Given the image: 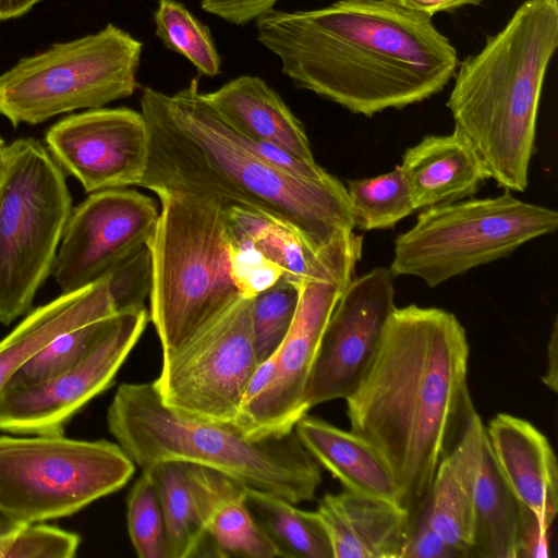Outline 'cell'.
Masks as SVG:
<instances>
[{
    "label": "cell",
    "mask_w": 558,
    "mask_h": 558,
    "mask_svg": "<svg viewBox=\"0 0 558 558\" xmlns=\"http://www.w3.org/2000/svg\"><path fill=\"white\" fill-rule=\"evenodd\" d=\"M159 211L154 198L131 189L90 193L72 208L51 275L62 293L104 278L151 238Z\"/></svg>",
    "instance_id": "4fadbf2b"
},
{
    "label": "cell",
    "mask_w": 558,
    "mask_h": 558,
    "mask_svg": "<svg viewBox=\"0 0 558 558\" xmlns=\"http://www.w3.org/2000/svg\"><path fill=\"white\" fill-rule=\"evenodd\" d=\"M558 48V0H525L457 66L446 102L490 179L524 192L547 68Z\"/></svg>",
    "instance_id": "277c9868"
},
{
    "label": "cell",
    "mask_w": 558,
    "mask_h": 558,
    "mask_svg": "<svg viewBox=\"0 0 558 558\" xmlns=\"http://www.w3.org/2000/svg\"><path fill=\"white\" fill-rule=\"evenodd\" d=\"M117 315L93 318L62 331L32 355L7 386L36 385L73 368L93 352Z\"/></svg>",
    "instance_id": "f1b7e54d"
},
{
    "label": "cell",
    "mask_w": 558,
    "mask_h": 558,
    "mask_svg": "<svg viewBox=\"0 0 558 558\" xmlns=\"http://www.w3.org/2000/svg\"><path fill=\"white\" fill-rule=\"evenodd\" d=\"M427 500V499H426ZM462 555L450 546L433 526L426 501L409 520L401 558H454Z\"/></svg>",
    "instance_id": "d590c367"
},
{
    "label": "cell",
    "mask_w": 558,
    "mask_h": 558,
    "mask_svg": "<svg viewBox=\"0 0 558 558\" xmlns=\"http://www.w3.org/2000/svg\"><path fill=\"white\" fill-rule=\"evenodd\" d=\"M116 314L106 277L33 308L0 340V392L12 375L56 336L89 319Z\"/></svg>",
    "instance_id": "cb8c5ba5"
},
{
    "label": "cell",
    "mask_w": 558,
    "mask_h": 558,
    "mask_svg": "<svg viewBox=\"0 0 558 558\" xmlns=\"http://www.w3.org/2000/svg\"><path fill=\"white\" fill-rule=\"evenodd\" d=\"M294 433L344 489L400 507L398 486L389 466L365 439L307 414L298 421Z\"/></svg>",
    "instance_id": "603a6c76"
},
{
    "label": "cell",
    "mask_w": 558,
    "mask_h": 558,
    "mask_svg": "<svg viewBox=\"0 0 558 558\" xmlns=\"http://www.w3.org/2000/svg\"><path fill=\"white\" fill-rule=\"evenodd\" d=\"M279 0H201V8L233 25L255 21L274 9Z\"/></svg>",
    "instance_id": "74e56055"
},
{
    "label": "cell",
    "mask_w": 558,
    "mask_h": 558,
    "mask_svg": "<svg viewBox=\"0 0 558 558\" xmlns=\"http://www.w3.org/2000/svg\"><path fill=\"white\" fill-rule=\"evenodd\" d=\"M108 292L119 313L144 307L153 283L151 255L147 244L136 250L106 276Z\"/></svg>",
    "instance_id": "836d02e7"
},
{
    "label": "cell",
    "mask_w": 558,
    "mask_h": 558,
    "mask_svg": "<svg viewBox=\"0 0 558 558\" xmlns=\"http://www.w3.org/2000/svg\"><path fill=\"white\" fill-rule=\"evenodd\" d=\"M9 155V145L0 137V174L3 171Z\"/></svg>",
    "instance_id": "7bdbcfd3"
},
{
    "label": "cell",
    "mask_w": 558,
    "mask_h": 558,
    "mask_svg": "<svg viewBox=\"0 0 558 558\" xmlns=\"http://www.w3.org/2000/svg\"><path fill=\"white\" fill-rule=\"evenodd\" d=\"M557 317L554 320L551 333L548 341L547 347V369L542 377V380L546 387H548L551 391L557 392L558 388V362H557V351H558V328H557Z\"/></svg>",
    "instance_id": "ab89813d"
},
{
    "label": "cell",
    "mask_w": 558,
    "mask_h": 558,
    "mask_svg": "<svg viewBox=\"0 0 558 558\" xmlns=\"http://www.w3.org/2000/svg\"><path fill=\"white\" fill-rule=\"evenodd\" d=\"M45 142L86 193L137 186L144 174L148 137L141 111L101 107L71 114L47 130Z\"/></svg>",
    "instance_id": "2e32d148"
},
{
    "label": "cell",
    "mask_w": 558,
    "mask_h": 558,
    "mask_svg": "<svg viewBox=\"0 0 558 558\" xmlns=\"http://www.w3.org/2000/svg\"><path fill=\"white\" fill-rule=\"evenodd\" d=\"M41 0H0V20L20 17Z\"/></svg>",
    "instance_id": "60d3db41"
},
{
    "label": "cell",
    "mask_w": 558,
    "mask_h": 558,
    "mask_svg": "<svg viewBox=\"0 0 558 558\" xmlns=\"http://www.w3.org/2000/svg\"><path fill=\"white\" fill-rule=\"evenodd\" d=\"M134 471L108 440L0 436V511L20 524L69 517L121 489Z\"/></svg>",
    "instance_id": "30bf717a"
},
{
    "label": "cell",
    "mask_w": 558,
    "mask_h": 558,
    "mask_svg": "<svg viewBox=\"0 0 558 558\" xmlns=\"http://www.w3.org/2000/svg\"><path fill=\"white\" fill-rule=\"evenodd\" d=\"M244 493L250 512L276 545L279 557L333 558L328 534L316 512L258 489L245 487Z\"/></svg>",
    "instance_id": "4316f807"
},
{
    "label": "cell",
    "mask_w": 558,
    "mask_h": 558,
    "mask_svg": "<svg viewBox=\"0 0 558 558\" xmlns=\"http://www.w3.org/2000/svg\"><path fill=\"white\" fill-rule=\"evenodd\" d=\"M354 274L299 286V303L288 335L276 352L268 387L242 407L233 424L251 438L291 434L308 411L304 391L326 324Z\"/></svg>",
    "instance_id": "9a60e30c"
},
{
    "label": "cell",
    "mask_w": 558,
    "mask_h": 558,
    "mask_svg": "<svg viewBox=\"0 0 558 558\" xmlns=\"http://www.w3.org/2000/svg\"><path fill=\"white\" fill-rule=\"evenodd\" d=\"M484 429L515 499L551 527L558 512V466L545 435L530 422L506 413L497 414Z\"/></svg>",
    "instance_id": "e0dca14e"
},
{
    "label": "cell",
    "mask_w": 558,
    "mask_h": 558,
    "mask_svg": "<svg viewBox=\"0 0 558 558\" xmlns=\"http://www.w3.org/2000/svg\"><path fill=\"white\" fill-rule=\"evenodd\" d=\"M154 23L163 46L186 58L201 75L216 76L221 72V58L209 28L183 3L158 0Z\"/></svg>",
    "instance_id": "f546056e"
},
{
    "label": "cell",
    "mask_w": 558,
    "mask_h": 558,
    "mask_svg": "<svg viewBox=\"0 0 558 558\" xmlns=\"http://www.w3.org/2000/svg\"><path fill=\"white\" fill-rule=\"evenodd\" d=\"M80 545L76 533L25 523L0 536V558H72Z\"/></svg>",
    "instance_id": "d6a6232c"
},
{
    "label": "cell",
    "mask_w": 558,
    "mask_h": 558,
    "mask_svg": "<svg viewBox=\"0 0 558 558\" xmlns=\"http://www.w3.org/2000/svg\"><path fill=\"white\" fill-rule=\"evenodd\" d=\"M400 167L415 210L473 196L490 179L476 149L457 129L424 136L404 151Z\"/></svg>",
    "instance_id": "d6986e66"
},
{
    "label": "cell",
    "mask_w": 558,
    "mask_h": 558,
    "mask_svg": "<svg viewBox=\"0 0 558 558\" xmlns=\"http://www.w3.org/2000/svg\"><path fill=\"white\" fill-rule=\"evenodd\" d=\"M20 525V523L13 521L11 518L7 517L0 511V536L12 532Z\"/></svg>",
    "instance_id": "b9f144b4"
},
{
    "label": "cell",
    "mask_w": 558,
    "mask_h": 558,
    "mask_svg": "<svg viewBox=\"0 0 558 558\" xmlns=\"http://www.w3.org/2000/svg\"><path fill=\"white\" fill-rule=\"evenodd\" d=\"M205 525L208 556L275 558L279 551L245 502V487L217 471L187 463ZM204 547V546H203Z\"/></svg>",
    "instance_id": "7402d4cb"
},
{
    "label": "cell",
    "mask_w": 558,
    "mask_h": 558,
    "mask_svg": "<svg viewBox=\"0 0 558 558\" xmlns=\"http://www.w3.org/2000/svg\"><path fill=\"white\" fill-rule=\"evenodd\" d=\"M128 530L140 558H167L166 523L155 483L143 470L128 497Z\"/></svg>",
    "instance_id": "1f68e13d"
},
{
    "label": "cell",
    "mask_w": 558,
    "mask_h": 558,
    "mask_svg": "<svg viewBox=\"0 0 558 558\" xmlns=\"http://www.w3.org/2000/svg\"><path fill=\"white\" fill-rule=\"evenodd\" d=\"M345 187L354 229L391 228L415 211L400 165L373 178L349 180Z\"/></svg>",
    "instance_id": "83f0119b"
},
{
    "label": "cell",
    "mask_w": 558,
    "mask_h": 558,
    "mask_svg": "<svg viewBox=\"0 0 558 558\" xmlns=\"http://www.w3.org/2000/svg\"><path fill=\"white\" fill-rule=\"evenodd\" d=\"M222 120L239 135L283 148L315 161L302 122L279 94L258 76L241 75L205 93Z\"/></svg>",
    "instance_id": "ffe728a7"
},
{
    "label": "cell",
    "mask_w": 558,
    "mask_h": 558,
    "mask_svg": "<svg viewBox=\"0 0 558 558\" xmlns=\"http://www.w3.org/2000/svg\"><path fill=\"white\" fill-rule=\"evenodd\" d=\"M518 504L517 558H547L550 527L532 509Z\"/></svg>",
    "instance_id": "8d00e7d4"
},
{
    "label": "cell",
    "mask_w": 558,
    "mask_h": 558,
    "mask_svg": "<svg viewBox=\"0 0 558 558\" xmlns=\"http://www.w3.org/2000/svg\"><path fill=\"white\" fill-rule=\"evenodd\" d=\"M257 40L294 86L354 114L403 109L440 93L458 53L432 16L397 0H337L319 9L270 10Z\"/></svg>",
    "instance_id": "6da1fadb"
},
{
    "label": "cell",
    "mask_w": 558,
    "mask_h": 558,
    "mask_svg": "<svg viewBox=\"0 0 558 558\" xmlns=\"http://www.w3.org/2000/svg\"><path fill=\"white\" fill-rule=\"evenodd\" d=\"M518 505L484 435L474 497L472 556L517 558Z\"/></svg>",
    "instance_id": "d4e9b609"
},
{
    "label": "cell",
    "mask_w": 558,
    "mask_h": 558,
    "mask_svg": "<svg viewBox=\"0 0 558 558\" xmlns=\"http://www.w3.org/2000/svg\"><path fill=\"white\" fill-rule=\"evenodd\" d=\"M484 435L475 411L457 445L440 461L426 500L433 526L462 557L472 556L474 497Z\"/></svg>",
    "instance_id": "44dd1931"
},
{
    "label": "cell",
    "mask_w": 558,
    "mask_h": 558,
    "mask_svg": "<svg viewBox=\"0 0 558 558\" xmlns=\"http://www.w3.org/2000/svg\"><path fill=\"white\" fill-rule=\"evenodd\" d=\"M241 299L177 350L162 354L154 387L167 407L184 415L234 424L257 367L251 312Z\"/></svg>",
    "instance_id": "8fae6325"
},
{
    "label": "cell",
    "mask_w": 558,
    "mask_h": 558,
    "mask_svg": "<svg viewBox=\"0 0 558 558\" xmlns=\"http://www.w3.org/2000/svg\"><path fill=\"white\" fill-rule=\"evenodd\" d=\"M147 470L155 483L166 523L167 558L201 556L205 525L186 462L165 461Z\"/></svg>",
    "instance_id": "484cf974"
},
{
    "label": "cell",
    "mask_w": 558,
    "mask_h": 558,
    "mask_svg": "<svg viewBox=\"0 0 558 558\" xmlns=\"http://www.w3.org/2000/svg\"><path fill=\"white\" fill-rule=\"evenodd\" d=\"M395 275L376 267L353 278L324 329L304 391L308 410L348 398L372 363L386 324L397 307Z\"/></svg>",
    "instance_id": "7c38bea8"
},
{
    "label": "cell",
    "mask_w": 558,
    "mask_h": 558,
    "mask_svg": "<svg viewBox=\"0 0 558 558\" xmlns=\"http://www.w3.org/2000/svg\"><path fill=\"white\" fill-rule=\"evenodd\" d=\"M299 287L281 278L252 300V339L257 364L280 348L294 319Z\"/></svg>",
    "instance_id": "4dcf8cb0"
},
{
    "label": "cell",
    "mask_w": 558,
    "mask_h": 558,
    "mask_svg": "<svg viewBox=\"0 0 558 558\" xmlns=\"http://www.w3.org/2000/svg\"><path fill=\"white\" fill-rule=\"evenodd\" d=\"M148 137L137 186L214 196L226 207L269 215L322 250L354 230L345 185L335 175L314 181L255 156L199 90L198 80L168 95L143 89Z\"/></svg>",
    "instance_id": "3957f363"
},
{
    "label": "cell",
    "mask_w": 558,
    "mask_h": 558,
    "mask_svg": "<svg viewBox=\"0 0 558 558\" xmlns=\"http://www.w3.org/2000/svg\"><path fill=\"white\" fill-rule=\"evenodd\" d=\"M65 173L39 141L9 145L0 174V324L33 310L72 211Z\"/></svg>",
    "instance_id": "52a82bcc"
},
{
    "label": "cell",
    "mask_w": 558,
    "mask_h": 558,
    "mask_svg": "<svg viewBox=\"0 0 558 558\" xmlns=\"http://www.w3.org/2000/svg\"><path fill=\"white\" fill-rule=\"evenodd\" d=\"M407 9L433 16L439 12H452L466 5H478L485 0H397Z\"/></svg>",
    "instance_id": "f35d334b"
},
{
    "label": "cell",
    "mask_w": 558,
    "mask_h": 558,
    "mask_svg": "<svg viewBox=\"0 0 558 558\" xmlns=\"http://www.w3.org/2000/svg\"><path fill=\"white\" fill-rule=\"evenodd\" d=\"M148 320L145 306L119 313L93 352L73 368L36 385L4 387L0 392V430L63 434L74 414L111 386Z\"/></svg>",
    "instance_id": "5bb4252c"
},
{
    "label": "cell",
    "mask_w": 558,
    "mask_h": 558,
    "mask_svg": "<svg viewBox=\"0 0 558 558\" xmlns=\"http://www.w3.org/2000/svg\"><path fill=\"white\" fill-rule=\"evenodd\" d=\"M333 558H401L409 514L397 505L344 489L326 494L315 511Z\"/></svg>",
    "instance_id": "ac0fdd59"
},
{
    "label": "cell",
    "mask_w": 558,
    "mask_h": 558,
    "mask_svg": "<svg viewBox=\"0 0 558 558\" xmlns=\"http://www.w3.org/2000/svg\"><path fill=\"white\" fill-rule=\"evenodd\" d=\"M557 227L555 209L523 202L510 191L439 204L422 209L414 226L396 238L389 268L395 276L416 277L434 288Z\"/></svg>",
    "instance_id": "ba28073f"
},
{
    "label": "cell",
    "mask_w": 558,
    "mask_h": 558,
    "mask_svg": "<svg viewBox=\"0 0 558 558\" xmlns=\"http://www.w3.org/2000/svg\"><path fill=\"white\" fill-rule=\"evenodd\" d=\"M227 233L231 276L242 299H253L283 278V270L251 241L228 228Z\"/></svg>",
    "instance_id": "e575fe53"
},
{
    "label": "cell",
    "mask_w": 558,
    "mask_h": 558,
    "mask_svg": "<svg viewBox=\"0 0 558 558\" xmlns=\"http://www.w3.org/2000/svg\"><path fill=\"white\" fill-rule=\"evenodd\" d=\"M161 210L147 245L153 283L149 319L162 354L187 342L242 298L232 279L223 203L160 191Z\"/></svg>",
    "instance_id": "8992f818"
},
{
    "label": "cell",
    "mask_w": 558,
    "mask_h": 558,
    "mask_svg": "<svg viewBox=\"0 0 558 558\" xmlns=\"http://www.w3.org/2000/svg\"><path fill=\"white\" fill-rule=\"evenodd\" d=\"M107 426L142 470L165 461L197 464L293 504L314 499L322 483L319 464L294 430L282 437H247L232 424L172 410L153 383L120 385L107 411Z\"/></svg>",
    "instance_id": "5b68a950"
},
{
    "label": "cell",
    "mask_w": 558,
    "mask_h": 558,
    "mask_svg": "<svg viewBox=\"0 0 558 558\" xmlns=\"http://www.w3.org/2000/svg\"><path fill=\"white\" fill-rule=\"evenodd\" d=\"M469 353L454 314L396 307L372 363L344 399L351 432L389 466L409 520L475 412L466 383Z\"/></svg>",
    "instance_id": "7a4b0ae2"
},
{
    "label": "cell",
    "mask_w": 558,
    "mask_h": 558,
    "mask_svg": "<svg viewBox=\"0 0 558 558\" xmlns=\"http://www.w3.org/2000/svg\"><path fill=\"white\" fill-rule=\"evenodd\" d=\"M143 44L108 24L21 59L0 74V114L16 128L133 95Z\"/></svg>",
    "instance_id": "9c48e42d"
}]
</instances>
